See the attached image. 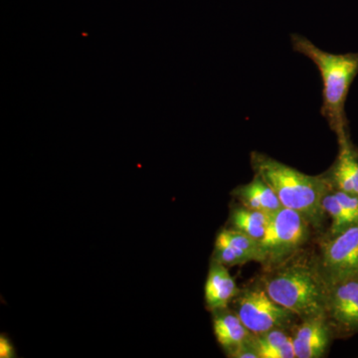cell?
Wrapping results in <instances>:
<instances>
[{
    "label": "cell",
    "mask_w": 358,
    "mask_h": 358,
    "mask_svg": "<svg viewBox=\"0 0 358 358\" xmlns=\"http://www.w3.org/2000/svg\"><path fill=\"white\" fill-rule=\"evenodd\" d=\"M307 219L298 211L282 207L271 218L260 240V261L279 263L296 251L308 236Z\"/></svg>",
    "instance_id": "4"
},
{
    "label": "cell",
    "mask_w": 358,
    "mask_h": 358,
    "mask_svg": "<svg viewBox=\"0 0 358 358\" xmlns=\"http://www.w3.org/2000/svg\"><path fill=\"white\" fill-rule=\"evenodd\" d=\"M329 282L358 275V223L329 240L322 250Z\"/></svg>",
    "instance_id": "6"
},
{
    "label": "cell",
    "mask_w": 358,
    "mask_h": 358,
    "mask_svg": "<svg viewBox=\"0 0 358 358\" xmlns=\"http://www.w3.org/2000/svg\"><path fill=\"white\" fill-rule=\"evenodd\" d=\"M15 357V352L11 341L6 336L1 334L0 338V357L11 358Z\"/></svg>",
    "instance_id": "18"
},
{
    "label": "cell",
    "mask_w": 358,
    "mask_h": 358,
    "mask_svg": "<svg viewBox=\"0 0 358 358\" xmlns=\"http://www.w3.org/2000/svg\"><path fill=\"white\" fill-rule=\"evenodd\" d=\"M329 329L324 317L306 320L293 338L296 358L324 357L329 345Z\"/></svg>",
    "instance_id": "8"
},
{
    "label": "cell",
    "mask_w": 358,
    "mask_h": 358,
    "mask_svg": "<svg viewBox=\"0 0 358 358\" xmlns=\"http://www.w3.org/2000/svg\"><path fill=\"white\" fill-rule=\"evenodd\" d=\"M339 138V154L327 180L336 189L358 195V152L352 147L348 134Z\"/></svg>",
    "instance_id": "9"
},
{
    "label": "cell",
    "mask_w": 358,
    "mask_h": 358,
    "mask_svg": "<svg viewBox=\"0 0 358 358\" xmlns=\"http://www.w3.org/2000/svg\"><path fill=\"white\" fill-rule=\"evenodd\" d=\"M213 320L214 334L219 345L231 355L246 343L251 331L244 326L236 313L223 310H216Z\"/></svg>",
    "instance_id": "11"
},
{
    "label": "cell",
    "mask_w": 358,
    "mask_h": 358,
    "mask_svg": "<svg viewBox=\"0 0 358 358\" xmlns=\"http://www.w3.org/2000/svg\"><path fill=\"white\" fill-rule=\"evenodd\" d=\"M272 216L262 211L254 210L243 206L233 210L231 223L234 229L241 231L260 241L265 235Z\"/></svg>",
    "instance_id": "14"
},
{
    "label": "cell",
    "mask_w": 358,
    "mask_h": 358,
    "mask_svg": "<svg viewBox=\"0 0 358 358\" xmlns=\"http://www.w3.org/2000/svg\"><path fill=\"white\" fill-rule=\"evenodd\" d=\"M251 164L257 176L274 190L282 207L298 211L310 222L320 220L329 185L327 178L308 176L260 152H252Z\"/></svg>",
    "instance_id": "2"
},
{
    "label": "cell",
    "mask_w": 358,
    "mask_h": 358,
    "mask_svg": "<svg viewBox=\"0 0 358 358\" xmlns=\"http://www.w3.org/2000/svg\"><path fill=\"white\" fill-rule=\"evenodd\" d=\"M237 293L236 282L231 277L226 266L213 260L204 289L207 307L213 312L223 310Z\"/></svg>",
    "instance_id": "10"
},
{
    "label": "cell",
    "mask_w": 358,
    "mask_h": 358,
    "mask_svg": "<svg viewBox=\"0 0 358 358\" xmlns=\"http://www.w3.org/2000/svg\"><path fill=\"white\" fill-rule=\"evenodd\" d=\"M252 345L258 353L259 358H294L293 338L275 329L265 333L255 334L251 339Z\"/></svg>",
    "instance_id": "13"
},
{
    "label": "cell",
    "mask_w": 358,
    "mask_h": 358,
    "mask_svg": "<svg viewBox=\"0 0 358 358\" xmlns=\"http://www.w3.org/2000/svg\"><path fill=\"white\" fill-rule=\"evenodd\" d=\"M213 260L223 264L226 267H231L234 265H242L255 259L243 250L238 249L217 237L215 241Z\"/></svg>",
    "instance_id": "16"
},
{
    "label": "cell",
    "mask_w": 358,
    "mask_h": 358,
    "mask_svg": "<svg viewBox=\"0 0 358 358\" xmlns=\"http://www.w3.org/2000/svg\"><path fill=\"white\" fill-rule=\"evenodd\" d=\"M265 291L275 303L305 320L327 315L329 285L308 266L277 271L266 281Z\"/></svg>",
    "instance_id": "3"
},
{
    "label": "cell",
    "mask_w": 358,
    "mask_h": 358,
    "mask_svg": "<svg viewBox=\"0 0 358 358\" xmlns=\"http://www.w3.org/2000/svg\"><path fill=\"white\" fill-rule=\"evenodd\" d=\"M235 196L247 208L262 211L268 215H274L282 208L274 190L257 174L253 180L235 189Z\"/></svg>",
    "instance_id": "12"
},
{
    "label": "cell",
    "mask_w": 358,
    "mask_h": 358,
    "mask_svg": "<svg viewBox=\"0 0 358 358\" xmlns=\"http://www.w3.org/2000/svg\"><path fill=\"white\" fill-rule=\"evenodd\" d=\"M327 313L345 331H358V275L329 282Z\"/></svg>",
    "instance_id": "7"
},
{
    "label": "cell",
    "mask_w": 358,
    "mask_h": 358,
    "mask_svg": "<svg viewBox=\"0 0 358 358\" xmlns=\"http://www.w3.org/2000/svg\"><path fill=\"white\" fill-rule=\"evenodd\" d=\"M291 40L294 51L310 59L320 71L322 81V117L338 138L345 136V101L358 74V53H329L300 34H292Z\"/></svg>",
    "instance_id": "1"
},
{
    "label": "cell",
    "mask_w": 358,
    "mask_h": 358,
    "mask_svg": "<svg viewBox=\"0 0 358 358\" xmlns=\"http://www.w3.org/2000/svg\"><path fill=\"white\" fill-rule=\"evenodd\" d=\"M238 317L252 334L282 329L291 322L294 313L275 303L263 289H250L239 296Z\"/></svg>",
    "instance_id": "5"
},
{
    "label": "cell",
    "mask_w": 358,
    "mask_h": 358,
    "mask_svg": "<svg viewBox=\"0 0 358 358\" xmlns=\"http://www.w3.org/2000/svg\"><path fill=\"white\" fill-rule=\"evenodd\" d=\"M336 199L343 205L345 211L350 214V217L355 223H358V195L350 194V193L341 192L336 189L334 192Z\"/></svg>",
    "instance_id": "17"
},
{
    "label": "cell",
    "mask_w": 358,
    "mask_h": 358,
    "mask_svg": "<svg viewBox=\"0 0 358 358\" xmlns=\"http://www.w3.org/2000/svg\"><path fill=\"white\" fill-rule=\"evenodd\" d=\"M322 208L333 219L331 234L334 236L338 235V233L343 232V230L353 225V224H357L350 217V214L345 211V209L343 208V205L336 199L334 192H327L324 194V199H322Z\"/></svg>",
    "instance_id": "15"
}]
</instances>
